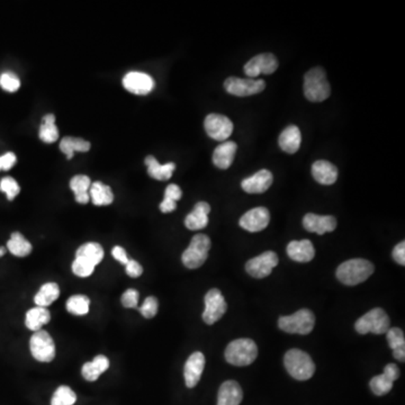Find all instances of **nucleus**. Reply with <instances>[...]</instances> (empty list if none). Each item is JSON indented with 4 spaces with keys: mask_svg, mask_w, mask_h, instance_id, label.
Segmentation results:
<instances>
[{
    "mask_svg": "<svg viewBox=\"0 0 405 405\" xmlns=\"http://www.w3.org/2000/svg\"><path fill=\"white\" fill-rule=\"evenodd\" d=\"M228 310L225 299L221 291L217 289H210L205 295V310L203 312V320L208 326L217 323L221 317L225 315Z\"/></svg>",
    "mask_w": 405,
    "mask_h": 405,
    "instance_id": "nucleus-11",
    "label": "nucleus"
},
{
    "mask_svg": "<svg viewBox=\"0 0 405 405\" xmlns=\"http://www.w3.org/2000/svg\"><path fill=\"white\" fill-rule=\"evenodd\" d=\"M205 131L215 141L225 142L233 132V123L221 114H210L205 119Z\"/></svg>",
    "mask_w": 405,
    "mask_h": 405,
    "instance_id": "nucleus-12",
    "label": "nucleus"
},
{
    "mask_svg": "<svg viewBox=\"0 0 405 405\" xmlns=\"http://www.w3.org/2000/svg\"><path fill=\"white\" fill-rule=\"evenodd\" d=\"M112 255H113L114 259L121 262V264L127 265L130 261L129 256L126 254L124 248H122L120 245L114 247L113 250H112Z\"/></svg>",
    "mask_w": 405,
    "mask_h": 405,
    "instance_id": "nucleus-47",
    "label": "nucleus"
},
{
    "mask_svg": "<svg viewBox=\"0 0 405 405\" xmlns=\"http://www.w3.org/2000/svg\"><path fill=\"white\" fill-rule=\"evenodd\" d=\"M392 380L386 376V375H377L373 377L371 380V390L374 393L375 395L383 396L387 393L391 392L393 389Z\"/></svg>",
    "mask_w": 405,
    "mask_h": 405,
    "instance_id": "nucleus-37",
    "label": "nucleus"
},
{
    "mask_svg": "<svg viewBox=\"0 0 405 405\" xmlns=\"http://www.w3.org/2000/svg\"><path fill=\"white\" fill-rule=\"evenodd\" d=\"M0 191L6 194L8 201H13L14 198L19 195L21 188H19V184L14 178L5 177L0 182Z\"/></svg>",
    "mask_w": 405,
    "mask_h": 405,
    "instance_id": "nucleus-39",
    "label": "nucleus"
},
{
    "mask_svg": "<svg viewBox=\"0 0 405 405\" xmlns=\"http://www.w3.org/2000/svg\"><path fill=\"white\" fill-rule=\"evenodd\" d=\"M387 343L390 348L394 350L405 349L404 332L399 328H390L386 332Z\"/></svg>",
    "mask_w": 405,
    "mask_h": 405,
    "instance_id": "nucleus-38",
    "label": "nucleus"
},
{
    "mask_svg": "<svg viewBox=\"0 0 405 405\" xmlns=\"http://www.w3.org/2000/svg\"><path fill=\"white\" fill-rule=\"evenodd\" d=\"M243 399L241 386L236 380H226L221 385L217 405H240Z\"/></svg>",
    "mask_w": 405,
    "mask_h": 405,
    "instance_id": "nucleus-20",
    "label": "nucleus"
},
{
    "mask_svg": "<svg viewBox=\"0 0 405 405\" xmlns=\"http://www.w3.org/2000/svg\"><path fill=\"white\" fill-rule=\"evenodd\" d=\"M278 256L273 251H266L260 256L252 258L245 264V270L250 276L255 278H265L269 276L273 268L278 265Z\"/></svg>",
    "mask_w": 405,
    "mask_h": 405,
    "instance_id": "nucleus-13",
    "label": "nucleus"
},
{
    "mask_svg": "<svg viewBox=\"0 0 405 405\" xmlns=\"http://www.w3.org/2000/svg\"><path fill=\"white\" fill-rule=\"evenodd\" d=\"M158 308H159L158 299L154 296H149L138 310H140L142 317H145V319H152L157 315Z\"/></svg>",
    "mask_w": 405,
    "mask_h": 405,
    "instance_id": "nucleus-41",
    "label": "nucleus"
},
{
    "mask_svg": "<svg viewBox=\"0 0 405 405\" xmlns=\"http://www.w3.org/2000/svg\"><path fill=\"white\" fill-rule=\"evenodd\" d=\"M40 138L45 143H54L59 138V131L56 126V116L53 114H47L43 117L40 127Z\"/></svg>",
    "mask_w": 405,
    "mask_h": 405,
    "instance_id": "nucleus-34",
    "label": "nucleus"
},
{
    "mask_svg": "<svg viewBox=\"0 0 405 405\" xmlns=\"http://www.w3.org/2000/svg\"><path fill=\"white\" fill-rule=\"evenodd\" d=\"M270 221L269 210L266 208H256L242 215L239 224L249 232H260L267 228Z\"/></svg>",
    "mask_w": 405,
    "mask_h": 405,
    "instance_id": "nucleus-15",
    "label": "nucleus"
},
{
    "mask_svg": "<svg viewBox=\"0 0 405 405\" xmlns=\"http://www.w3.org/2000/svg\"><path fill=\"white\" fill-rule=\"evenodd\" d=\"M182 196V189L180 188V186L175 185V184L168 186L166 192H164V198L171 199V201H176V203L177 201H180Z\"/></svg>",
    "mask_w": 405,
    "mask_h": 405,
    "instance_id": "nucleus-45",
    "label": "nucleus"
},
{
    "mask_svg": "<svg viewBox=\"0 0 405 405\" xmlns=\"http://www.w3.org/2000/svg\"><path fill=\"white\" fill-rule=\"evenodd\" d=\"M77 401V395L69 386L62 385L58 387L57 391L54 392L52 399H51V405H73Z\"/></svg>",
    "mask_w": 405,
    "mask_h": 405,
    "instance_id": "nucleus-36",
    "label": "nucleus"
},
{
    "mask_svg": "<svg viewBox=\"0 0 405 405\" xmlns=\"http://www.w3.org/2000/svg\"><path fill=\"white\" fill-rule=\"evenodd\" d=\"M210 206L206 201H198L194 210L185 219V225L188 230L195 231L206 228L208 224V214Z\"/></svg>",
    "mask_w": 405,
    "mask_h": 405,
    "instance_id": "nucleus-21",
    "label": "nucleus"
},
{
    "mask_svg": "<svg viewBox=\"0 0 405 405\" xmlns=\"http://www.w3.org/2000/svg\"><path fill=\"white\" fill-rule=\"evenodd\" d=\"M302 135L301 131L296 125H291L284 130L282 134H280V147L282 150L285 151L287 154H295L299 151L301 147Z\"/></svg>",
    "mask_w": 405,
    "mask_h": 405,
    "instance_id": "nucleus-26",
    "label": "nucleus"
},
{
    "mask_svg": "<svg viewBox=\"0 0 405 405\" xmlns=\"http://www.w3.org/2000/svg\"><path fill=\"white\" fill-rule=\"evenodd\" d=\"M284 364L289 374L297 380H308L315 373V365L311 357L299 349H291L286 352Z\"/></svg>",
    "mask_w": 405,
    "mask_h": 405,
    "instance_id": "nucleus-4",
    "label": "nucleus"
},
{
    "mask_svg": "<svg viewBox=\"0 0 405 405\" xmlns=\"http://www.w3.org/2000/svg\"><path fill=\"white\" fill-rule=\"evenodd\" d=\"M315 326V317L310 310L303 308L289 317H280L278 327L280 330L295 334H308Z\"/></svg>",
    "mask_w": 405,
    "mask_h": 405,
    "instance_id": "nucleus-7",
    "label": "nucleus"
},
{
    "mask_svg": "<svg viewBox=\"0 0 405 405\" xmlns=\"http://www.w3.org/2000/svg\"><path fill=\"white\" fill-rule=\"evenodd\" d=\"M383 374L386 375L392 382H394V380H397L400 377L399 367L395 364H389L385 367V369H384Z\"/></svg>",
    "mask_w": 405,
    "mask_h": 405,
    "instance_id": "nucleus-48",
    "label": "nucleus"
},
{
    "mask_svg": "<svg viewBox=\"0 0 405 405\" xmlns=\"http://www.w3.org/2000/svg\"><path fill=\"white\" fill-rule=\"evenodd\" d=\"M60 296V289L57 283H47L42 285L38 294L35 295L34 302L36 306L47 308Z\"/></svg>",
    "mask_w": 405,
    "mask_h": 405,
    "instance_id": "nucleus-31",
    "label": "nucleus"
},
{
    "mask_svg": "<svg viewBox=\"0 0 405 405\" xmlns=\"http://www.w3.org/2000/svg\"><path fill=\"white\" fill-rule=\"evenodd\" d=\"M374 265L365 259H350L340 265L336 269V277L341 283L356 286L364 283L374 273Z\"/></svg>",
    "mask_w": 405,
    "mask_h": 405,
    "instance_id": "nucleus-2",
    "label": "nucleus"
},
{
    "mask_svg": "<svg viewBox=\"0 0 405 405\" xmlns=\"http://www.w3.org/2000/svg\"><path fill=\"white\" fill-rule=\"evenodd\" d=\"M312 175L321 185H332L338 180V169L329 161H315L312 166Z\"/></svg>",
    "mask_w": 405,
    "mask_h": 405,
    "instance_id": "nucleus-23",
    "label": "nucleus"
},
{
    "mask_svg": "<svg viewBox=\"0 0 405 405\" xmlns=\"http://www.w3.org/2000/svg\"><path fill=\"white\" fill-rule=\"evenodd\" d=\"M0 86L3 90L15 93L21 87L19 77L13 73H5L0 75Z\"/></svg>",
    "mask_w": 405,
    "mask_h": 405,
    "instance_id": "nucleus-40",
    "label": "nucleus"
},
{
    "mask_svg": "<svg viewBox=\"0 0 405 405\" xmlns=\"http://www.w3.org/2000/svg\"><path fill=\"white\" fill-rule=\"evenodd\" d=\"M89 197L96 206H106L114 201L113 191L103 182H93L89 189Z\"/></svg>",
    "mask_w": 405,
    "mask_h": 405,
    "instance_id": "nucleus-29",
    "label": "nucleus"
},
{
    "mask_svg": "<svg viewBox=\"0 0 405 405\" xmlns=\"http://www.w3.org/2000/svg\"><path fill=\"white\" fill-rule=\"evenodd\" d=\"M210 240L205 234H196L182 256V264L188 269H197L208 260Z\"/></svg>",
    "mask_w": 405,
    "mask_h": 405,
    "instance_id": "nucleus-6",
    "label": "nucleus"
},
{
    "mask_svg": "<svg viewBox=\"0 0 405 405\" xmlns=\"http://www.w3.org/2000/svg\"><path fill=\"white\" fill-rule=\"evenodd\" d=\"M110 360L106 356L98 355L94 360L84 364L82 368V377L88 382H96L101 374L110 368Z\"/></svg>",
    "mask_w": 405,
    "mask_h": 405,
    "instance_id": "nucleus-25",
    "label": "nucleus"
},
{
    "mask_svg": "<svg viewBox=\"0 0 405 405\" xmlns=\"http://www.w3.org/2000/svg\"><path fill=\"white\" fill-rule=\"evenodd\" d=\"M16 160H17V158L13 152H7L6 154L1 156L0 157V171L1 170L7 171V170L12 169L14 164H16Z\"/></svg>",
    "mask_w": 405,
    "mask_h": 405,
    "instance_id": "nucleus-44",
    "label": "nucleus"
},
{
    "mask_svg": "<svg viewBox=\"0 0 405 405\" xmlns=\"http://www.w3.org/2000/svg\"><path fill=\"white\" fill-rule=\"evenodd\" d=\"M123 86L126 90L134 95H148L154 90V80L147 73L132 71L123 79Z\"/></svg>",
    "mask_w": 405,
    "mask_h": 405,
    "instance_id": "nucleus-16",
    "label": "nucleus"
},
{
    "mask_svg": "<svg viewBox=\"0 0 405 405\" xmlns=\"http://www.w3.org/2000/svg\"><path fill=\"white\" fill-rule=\"evenodd\" d=\"M393 259L401 265L404 266L405 265V242L402 241L399 245H396L394 250H393Z\"/></svg>",
    "mask_w": 405,
    "mask_h": 405,
    "instance_id": "nucleus-46",
    "label": "nucleus"
},
{
    "mask_svg": "<svg viewBox=\"0 0 405 405\" xmlns=\"http://www.w3.org/2000/svg\"><path fill=\"white\" fill-rule=\"evenodd\" d=\"M390 328V317L383 308L371 310L358 319L355 324L356 331L360 334H367V333L383 334L386 333Z\"/></svg>",
    "mask_w": 405,
    "mask_h": 405,
    "instance_id": "nucleus-8",
    "label": "nucleus"
},
{
    "mask_svg": "<svg viewBox=\"0 0 405 405\" xmlns=\"http://www.w3.org/2000/svg\"><path fill=\"white\" fill-rule=\"evenodd\" d=\"M273 173L269 170L262 169L254 176L245 178L241 182V187L248 194H262L269 189L273 184Z\"/></svg>",
    "mask_w": 405,
    "mask_h": 405,
    "instance_id": "nucleus-19",
    "label": "nucleus"
},
{
    "mask_svg": "<svg viewBox=\"0 0 405 405\" xmlns=\"http://www.w3.org/2000/svg\"><path fill=\"white\" fill-rule=\"evenodd\" d=\"M122 305L126 308H136L138 303V292L136 289H130L123 293Z\"/></svg>",
    "mask_w": 405,
    "mask_h": 405,
    "instance_id": "nucleus-42",
    "label": "nucleus"
},
{
    "mask_svg": "<svg viewBox=\"0 0 405 405\" xmlns=\"http://www.w3.org/2000/svg\"><path fill=\"white\" fill-rule=\"evenodd\" d=\"M287 255L292 260L297 262H308L315 256V247L310 240L289 242L287 245Z\"/></svg>",
    "mask_w": 405,
    "mask_h": 405,
    "instance_id": "nucleus-22",
    "label": "nucleus"
},
{
    "mask_svg": "<svg viewBox=\"0 0 405 405\" xmlns=\"http://www.w3.org/2000/svg\"><path fill=\"white\" fill-rule=\"evenodd\" d=\"M278 68V61L271 53H262L245 63V73L254 79L260 75H271Z\"/></svg>",
    "mask_w": 405,
    "mask_h": 405,
    "instance_id": "nucleus-14",
    "label": "nucleus"
},
{
    "mask_svg": "<svg viewBox=\"0 0 405 405\" xmlns=\"http://www.w3.org/2000/svg\"><path fill=\"white\" fill-rule=\"evenodd\" d=\"M91 182L88 176L78 175L70 180V188L75 193V201L79 204H87L89 199V189H90Z\"/></svg>",
    "mask_w": 405,
    "mask_h": 405,
    "instance_id": "nucleus-30",
    "label": "nucleus"
},
{
    "mask_svg": "<svg viewBox=\"0 0 405 405\" xmlns=\"http://www.w3.org/2000/svg\"><path fill=\"white\" fill-rule=\"evenodd\" d=\"M205 368V356L201 352H196L189 356L184 367L186 386L194 389L201 380Z\"/></svg>",
    "mask_w": 405,
    "mask_h": 405,
    "instance_id": "nucleus-17",
    "label": "nucleus"
},
{
    "mask_svg": "<svg viewBox=\"0 0 405 405\" xmlns=\"http://www.w3.org/2000/svg\"><path fill=\"white\" fill-rule=\"evenodd\" d=\"M159 208L162 213H170V212L176 210L177 203L171 199H168V198H164V201H161Z\"/></svg>",
    "mask_w": 405,
    "mask_h": 405,
    "instance_id": "nucleus-49",
    "label": "nucleus"
},
{
    "mask_svg": "<svg viewBox=\"0 0 405 405\" xmlns=\"http://www.w3.org/2000/svg\"><path fill=\"white\" fill-rule=\"evenodd\" d=\"M7 249L10 250L12 255L16 257H27L32 252L31 242L26 240L22 233L14 232L10 239L7 242Z\"/></svg>",
    "mask_w": 405,
    "mask_h": 405,
    "instance_id": "nucleus-32",
    "label": "nucleus"
},
{
    "mask_svg": "<svg viewBox=\"0 0 405 405\" xmlns=\"http://www.w3.org/2000/svg\"><path fill=\"white\" fill-rule=\"evenodd\" d=\"M224 88L230 95L236 97H248L264 91L266 88V82L262 79H241L230 77L224 82Z\"/></svg>",
    "mask_w": 405,
    "mask_h": 405,
    "instance_id": "nucleus-10",
    "label": "nucleus"
},
{
    "mask_svg": "<svg viewBox=\"0 0 405 405\" xmlns=\"http://www.w3.org/2000/svg\"><path fill=\"white\" fill-rule=\"evenodd\" d=\"M50 321L51 313L47 308L36 306V308H31L26 313V327L35 332L42 330V328L47 326Z\"/></svg>",
    "mask_w": 405,
    "mask_h": 405,
    "instance_id": "nucleus-28",
    "label": "nucleus"
},
{
    "mask_svg": "<svg viewBox=\"0 0 405 405\" xmlns=\"http://www.w3.org/2000/svg\"><path fill=\"white\" fill-rule=\"evenodd\" d=\"M125 271L130 277L138 278V277L141 276L142 273H143V267H142L141 264L138 262V261L130 259L127 265H125Z\"/></svg>",
    "mask_w": 405,
    "mask_h": 405,
    "instance_id": "nucleus-43",
    "label": "nucleus"
},
{
    "mask_svg": "<svg viewBox=\"0 0 405 405\" xmlns=\"http://www.w3.org/2000/svg\"><path fill=\"white\" fill-rule=\"evenodd\" d=\"M145 164L148 167V173L152 178L157 180H168L173 176V173L176 169V164L173 162L160 164L159 161L152 156L145 158Z\"/></svg>",
    "mask_w": 405,
    "mask_h": 405,
    "instance_id": "nucleus-27",
    "label": "nucleus"
},
{
    "mask_svg": "<svg viewBox=\"0 0 405 405\" xmlns=\"http://www.w3.org/2000/svg\"><path fill=\"white\" fill-rule=\"evenodd\" d=\"M7 249L3 248V247H0V257H3L5 254H6Z\"/></svg>",
    "mask_w": 405,
    "mask_h": 405,
    "instance_id": "nucleus-50",
    "label": "nucleus"
},
{
    "mask_svg": "<svg viewBox=\"0 0 405 405\" xmlns=\"http://www.w3.org/2000/svg\"><path fill=\"white\" fill-rule=\"evenodd\" d=\"M104 259V249L97 242H88L79 247L73 262V273L80 278H87Z\"/></svg>",
    "mask_w": 405,
    "mask_h": 405,
    "instance_id": "nucleus-1",
    "label": "nucleus"
},
{
    "mask_svg": "<svg viewBox=\"0 0 405 405\" xmlns=\"http://www.w3.org/2000/svg\"><path fill=\"white\" fill-rule=\"evenodd\" d=\"M303 89L305 97L310 101L320 103L328 99L331 94V88L326 71L320 66L310 70L305 75Z\"/></svg>",
    "mask_w": 405,
    "mask_h": 405,
    "instance_id": "nucleus-3",
    "label": "nucleus"
},
{
    "mask_svg": "<svg viewBox=\"0 0 405 405\" xmlns=\"http://www.w3.org/2000/svg\"><path fill=\"white\" fill-rule=\"evenodd\" d=\"M258 348L255 341L247 338L233 340L225 349V359L233 366H248L257 359Z\"/></svg>",
    "mask_w": 405,
    "mask_h": 405,
    "instance_id": "nucleus-5",
    "label": "nucleus"
},
{
    "mask_svg": "<svg viewBox=\"0 0 405 405\" xmlns=\"http://www.w3.org/2000/svg\"><path fill=\"white\" fill-rule=\"evenodd\" d=\"M89 149H90V143L84 138L66 136L60 143V150L66 154L68 159H71L75 152H87Z\"/></svg>",
    "mask_w": 405,
    "mask_h": 405,
    "instance_id": "nucleus-33",
    "label": "nucleus"
},
{
    "mask_svg": "<svg viewBox=\"0 0 405 405\" xmlns=\"http://www.w3.org/2000/svg\"><path fill=\"white\" fill-rule=\"evenodd\" d=\"M238 145L236 142L225 141L221 143L213 154V162L220 169H228L233 164Z\"/></svg>",
    "mask_w": 405,
    "mask_h": 405,
    "instance_id": "nucleus-24",
    "label": "nucleus"
},
{
    "mask_svg": "<svg viewBox=\"0 0 405 405\" xmlns=\"http://www.w3.org/2000/svg\"><path fill=\"white\" fill-rule=\"evenodd\" d=\"M303 226L308 232L317 233L322 236L324 233L332 232L336 228V217L331 215H317L308 213L303 219Z\"/></svg>",
    "mask_w": 405,
    "mask_h": 405,
    "instance_id": "nucleus-18",
    "label": "nucleus"
},
{
    "mask_svg": "<svg viewBox=\"0 0 405 405\" xmlns=\"http://www.w3.org/2000/svg\"><path fill=\"white\" fill-rule=\"evenodd\" d=\"M32 356L40 363H51L56 357V345L50 333L36 331L29 341Z\"/></svg>",
    "mask_w": 405,
    "mask_h": 405,
    "instance_id": "nucleus-9",
    "label": "nucleus"
},
{
    "mask_svg": "<svg viewBox=\"0 0 405 405\" xmlns=\"http://www.w3.org/2000/svg\"><path fill=\"white\" fill-rule=\"evenodd\" d=\"M66 310L73 315H87L89 313L90 299L86 295H73L66 301Z\"/></svg>",
    "mask_w": 405,
    "mask_h": 405,
    "instance_id": "nucleus-35",
    "label": "nucleus"
}]
</instances>
